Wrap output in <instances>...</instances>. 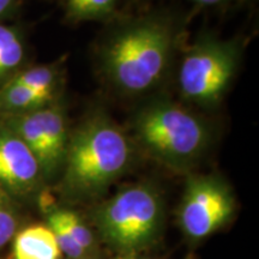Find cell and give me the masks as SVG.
<instances>
[{"mask_svg": "<svg viewBox=\"0 0 259 259\" xmlns=\"http://www.w3.org/2000/svg\"><path fill=\"white\" fill-rule=\"evenodd\" d=\"M61 251L47 225L29 226L16 234L15 259H59Z\"/></svg>", "mask_w": 259, "mask_h": 259, "instance_id": "9c48e42d", "label": "cell"}, {"mask_svg": "<svg viewBox=\"0 0 259 259\" xmlns=\"http://www.w3.org/2000/svg\"><path fill=\"white\" fill-rule=\"evenodd\" d=\"M12 3H14V0H0V16L4 15L11 8Z\"/></svg>", "mask_w": 259, "mask_h": 259, "instance_id": "ac0fdd59", "label": "cell"}, {"mask_svg": "<svg viewBox=\"0 0 259 259\" xmlns=\"http://www.w3.org/2000/svg\"><path fill=\"white\" fill-rule=\"evenodd\" d=\"M24 48L17 32L0 24V78L21 64Z\"/></svg>", "mask_w": 259, "mask_h": 259, "instance_id": "7c38bea8", "label": "cell"}, {"mask_svg": "<svg viewBox=\"0 0 259 259\" xmlns=\"http://www.w3.org/2000/svg\"><path fill=\"white\" fill-rule=\"evenodd\" d=\"M132 128L137 143L170 169L187 170L199 160L210 141L202 118L167 99H156L136 113Z\"/></svg>", "mask_w": 259, "mask_h": 259, "instance_id": "3957f363", "label": "cell"}, {"mask_svg": "<svg viewBox=\"0 0 259 259\" xmlns=\"http://www.w3.org/2000/svg\"><path fill=\"white\" fill-rule=\"evenodd\" d=\"M47 226L52 229L56 236L58 246H59L61 253L67 255L70 259H89L82 248L76 244L73 238L67 232L63 223L58 220L51 211L47 213Z\"/></svg>", "mask_w": 259, "mask_h": 259, "instance_id": "2e32d148", "label": "cell"}, {"mask_svg": "<svg viewBox=\"0 0 259 259\" xmlns=\"http://www.w3.org/2000/svg\"><path fill=\"white\" fill-rule=\"evenodd\" d=\"M56 93L40 92L10 82L0 90V112L10 115L40 109L53 102Z\"/></svg>", "mask_w": 259, "mask_h": 259, "instance_id": "30bf717a", "label": "cell"}, {"mask_svg": "<svg viewBox=\"0 0 259 259\" xmlns=\"http://www.w3.org/2000/svg\"><path fill=\"white\" fill-rule=\"evenodd\" d=\"M18 228V213L12 197L0 189V248L16 235Z\"/></svg>", "mask_w": 259, "mask_h": 259, "instance_id": "9a60e30c", "label": "cell"}, {"mask_svg": "<svg viewBox=\"0 0 259 259\" xmlns=\"http://www.w3.org/2000/svg\"><path fill=\"white\" fill-rule=\"evenodd\" d=\"M176 46L167 18L149 16L122 25L101 52L103 74L119 92L138 96L156 88L166 76Z\"/></svg>", "mask_w": 259, "mask_h": 259, "instance_id": "7a4b0ae2", "label": "cell"}, {"mask_svg": "<svg viewBox=\"0 0 259 259\" xmlns=\"http://www.w3.org/2000/svg\"><path fill=\"white\" fill-rule=\"evenodd\" d=\"M132 157L131 142L112 119L102 113L88 116L70 134L61 194L71 203L99 198L128 169Z\"/></svg>", "mask_w": 259, "mask_h": 259, "instance_id": "6da1fadb", "label": "cell"}, {"mask_svg": "<svg viewBox=\"0 0 259 259\" xmlns=\"http://www.w3.org/2000/svg\"><path fill=\"white\" fill-rule=\"evenodd\" d=\"M240 51L233 41L205 37L184 54L179 89L185 100L202 107L219 105L234 79Z\"/></svg>", "mask_w": 259, "mask_h": 259, "instance_id": "5b68a950", "label": "cell"}, {"mask_svg": "<svg viewBox=\"0 0 259 259\" xmlns=\"http://www.w3.org/2000/svg\"><path fill=\"white\" fill-rule=\"evenodd\" d=\"M50 211L63 223L67 232L73 238V240L76 241V244L85 252L88 258L94 259V257L99 253V244H97L95 234L78 213L72 210L59 208V206H54Z\"/></svg>", "mask_w": 259, "mask_h": 259, "instance_id": "8fae6325", "label": "cell"}, {"mask_svg": "<svg viewBox=\"0 0 259 259\" xmlns=\"http://www.w3.org/2000/svg\"><path fill=\"white\" fill-rule=\"evenodd\" d=\"M5 127L27 144L40 164L44 178H52L63 168L69 128L64 109L53 102L36 111L10 115Z\"/></svg>", "mask_w": 259, "mask_h": 259, "instance_id": "52a82bcc", "label": "cell"}, {"mask_svg": "<svg viewBox=\"0 0 259 259\" xmlns=\"http://www.w3.org/2000/svg\"><path fill=\"white\" fill-rule=\"evenodd\" d=\"M44 179L27 144L11 130L0 128V189L11 197H24L34 193Z\"/></svg>", "mask_w": 259, "mask_h": 259, "instance_id": "ba28073f", "label": "cell"}, {"mask_svg": "<svg viewBox=\"0 0 259 259\" xmlns=\"http://www.w3.org/2000/svg\"><path fill=\"white\" fill-rule=\"evenodd\" d=\"M191 2L196 3V4H199V5H205V6H216V5L228 4V3L240 2V0H191Z\"/></svg>", "mask_w": 259, "mask_h": 259, "instance_id": "e0dca14e", "label": "cell"}, {"mask_svg": "<svg viewBox=\"0 0 259 259\" xmlns=\"http://www.w3.org/2000/svg\"><path fill=\"white\" fill-rule=\"evenodd\" d=\"M60 74V70L57 66H37L17 74L11 82L40 92L57 93Z\"/></svg>", "mask_w": 259, "mask_h": 259, "instance_id": "4fadbf2b", "label": "cell"}, {"mask_svg": "<svg viewBox=\"0 0 259 259\" xmlns=\"http://www.w3.org/2000/svg\"><path fill=\"white\" fill-rule=\"evenodd\" d=\"M164 205L156 187L147 183L125 186L94 212L99 238L116 254H139L161 238Z\"/></svg>", "mask_w": 259, "mask_h": 259, "instance_id": "277c9868", "label": "cell"}, {"mask_svg": "<svg viewBox=\"0 0 259 259\" xmlns=\"http://www.w3.org/2000/svg\"><path fill=\"white\" fill-rule=\"evenodd\" d=\"M67 15L76 21L103 19L113 14L118 0H65Z\"/></svg>", "mask_w": 259, "mask_h": 259, "instance_id": "5bb4252c", "label": "cell"}, {"mask_svg": "<svg viewBox=\"0 0 259 259\" xmlns=\"http://www.w3.org/2000/svg\"><path fill=\"white\" fill-rule=\"evenodd\" d=\"M113 259H145L141 258L139 254H116Z\"/></svg>", "mask_w": 259, "mask_h": 259, "instance_id": "d6986e66", "label": "cell"}, {"mask_svg": "<svg viewBox=\"0 0 259 259\" xmlns=\"http://www.w3.org/2000/svg\"><path fill=\"white\" fill-rule=\"evenodd\" d=\"M235 197L225 180L216 176H192L179 206V226L190 240L199 241L231 221Z\"/></svg>", "mask_w": 259, "mask_h": 259, "instance_id": "8992f818", "label": "cell"}]
</instances>
